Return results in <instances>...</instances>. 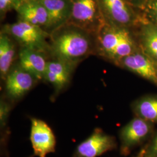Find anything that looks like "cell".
I'll return each instance as SVG.
<instances>
[{
  "instance_id": "6da1fadb",
  "label": "cell",
  "mask_w": 157,
  "mask_h": 157,
  "mask_svg": "<svg viewBox=\"0 0 157 157\" xmlns=\"http://www.w3.org/2000/svg\"><path fill=\"white\" fill-rule=\"evenodd\" d=\"M50 51L55 58L75 65L92 53L94 36L73 25L67 23L50 34Z\"/></svg>"
},
{
  "instance_id": "7a4b0ae2",
  "label": "cell",
  "mask_w": 157,
  "mask_h": 157,
  "mask_svg": "<svg viewBox=\"0 0 157 157\" xmlns=\"http://www.w3.org/2000/svg\"><path fill=\"white\" fill-rule=\"evenodd\" d=\"M133 29L105 23L95 36V50L115 65L125 56L140 49Z\"/></svg>"
},
{
  "instance_id": "3957f363",
  "label": "cell",
  "mask_w": 157,
  "mask_h": 157,
  "mask_svg": "<svg viewBox=\"0 0 157 157\" xmlns=\"http://www.w3.org/2000/svg\"><path fill=\"white\" fill-rule=\"evenodd\" d=\"M67 23L96 36L105 21L98 0H72V10Z\"/></svg>"
},
{
  "instance_id": "277c9868",
  "label": "cell",
  "mask_w": 157,
  "mask_h": 157,
  "mask_svg": "<svg viewBox=\"0 0 157 157\" xmlns=\"http://www.w3.org/2000/svg\"><path fill=\"white\" fill-rule=\"evenodd\" d=\"M98 2L103 17L108 24L133 30L144 19L141 12L126 0H98Z\"/></svg>"
},
{
  "instance_id": "5b68a950",
  "label": "cell",
  "mask_w": 157,
  "mask_h": 157,
  "mask_svg": "<svg viewBox=\"0 0 157 157\" xmlns=\"http://www.w3.org/2000/svg\"><path fill=\"white\" fill-rule=\"evenodd\" d=\"M2 32L16 40L22 47L44 53L50 50V45L46 40L50 34L39 26L19 20L17 22L6 25Z\"/></svg>"
},
{
  "instance_id": "8992f818",
  "label": "cell",
  "mask_w": 157,
  "mask_h": 157,
  "mask_svg": "<svg viewBox=\"0 0 157 157\" xmlns=\"http://www.w3.org/2000/svg\"><path fill=\"white\" fill-rule=\"evenodd\" d=\"M30 140L33 150V155L46 157L48 154L56 151V136L48 124L44 121L32 118Z\"/></svg>"
},
{
  "instance_id": "52a82bcc",
  "label": "cell",
  "mask_w": 157,
  "mask_h": 157,
  "mask_svg": "<svg viewBox=\"0 0 157 157\" xmlns=\"http://www.w3.org/2000/svg\"><path fill=\"white\" fill-rule=\"evenodd\" d=\"M117 65L157 86V63L140 49L121 59Z\"/></svg>"
},
{
  "instance_id": "ba28073f",
  "label": "cell",
  "mask_w": 157,
  "mask_h": 157,
  "mask_svg": "<svg viewBox=\"0 0 157 157\" xmlns=\"http://www.w3.org/2000/svg\"><path fill=\"white\" fill-rule=\"evenodd\" d=\"M115 139L105 133L101 129H95L93 133L78 145L73 157H98L114 149Z\"/></svg>"
},
{
  "instance_id": "9c48e42d",
  "label": "cell",
  "mask_w": 157,
  "mask_h": 157,
  "mask_svg": "<svg viewBox=\"0 0 157 157\" xmlns=\"http://www.w3.org/2000/svg\"><path fill=\"white\" fill-rule=\"evenodd\" d=\"M151 124L137 117L124 126L120 132L122 154H128L133 147L146 139L151 130Z\"/></svg>"
},
{
  "instance_id": "30bf717a",
  "label": "cell",
  "mask_w": 157,
  "mask_h": 157,
  "mask_svg": "<svg viewBox=\"0 0 157 157\" xmlns=\"http://www.w3.org/2000/svg\"><path fill=\"white\" fill-rule=\"evenodd\" d=\"M5 80L7 95L12 100H17L33 88L37 79L19 65L11 69Z\"/></svg>"
},
{
  "instance_id": "8fae6325",
  "label": "cell",
  "mask_w": 157,
  "mask_h": 157,
  "mask_svg": "<svg viewBox=\"0 0 157 157\" xmlns=\"http://www.w3.org/2000/svg\"><path fill=\"white\" fill-rule=\"evenodd\" d=\"M15 10L19 21L39 26L47 32L50 23L48 13L39 0H23Z\"/></svg>"
},
{
  "instance_id": "7c38bea8",
  "label": "cell",
  "mask_w": 157,
  "mask_h": 157,
  "mask_svg": "<svg viewBox=\"0 0 157 157\" xmlns=\"http://www.w3.org/2000/svg\"><path fill=\"white\" fill-rule=\"evenodd\" d=\"M74 66L58 58L47 62L44 79L54 87L56 94L59 93L67 86Z\"/></svg>"
},
{
  "instance_id": "4fadbf2b",
  "label": "cell",
  "mask_w": 157,
  "mask_h": 157,
  "mask_svg": "<svg viewBox=\"0 0 157 157\" xmlns=\"http://www.w3.org/2000/svg\"><path fill=\"white\" fill-rule=\"evenodd\" d=\"M48 13L50 23L47 29L51 33L67 24L71 17L72 0H39Z\"/></svg>"
},
{
  "instance_id": "5bb4252c",
  "label": "cell",
  "mask_w": 157,
  "mask_h": 157,
  "mask_svg": "<svg viewBox=\"0 0 157 157\" xmlns=\"http://www.w3.org/2000/svg\"><path fill=\"white\" fill-rule=\"evenodd\" d=\"M44 52L22 47L19 53V65L37 80L44 79L48 61Z\"/></svg>"
},
{
  "instance_id": "9a60e30c",
  "label": "cell",
  "mask_w": 157,
  "mask_h": 157,
  "mask_svg": "<svg viewBox=\"0 0 157 157\" xmlns=\"http://www.w3.org/2000/svg\"><path fill=\"white\" fill-rule=\"evenodd\" d=\"M136 33L139 48L157 63V26L145 19L137 28Z\"/></svg>"
},
{
  "instance_id": "2e32d148",
  "label": "cell",
  "mask_w": 157,
  "mask_h": 157,
  "mask_svg": "<svg viewBox=\"0 0 157 157\" xmlns=\"http://www.w3.org/2000/svg\"><path fill=\"white\" fill-rule=\"evenodd\" d=\"M15 46L8 34L1 32L0 34V74L6 79L11 69L15 57Z\"/></svg>"
},
{
  "instance_id": "e0dca14e",
  "label": "cell",
  "mask_w": 157,
  "mask_h": 157,
  "mask_svg": "<svg viewBox=\"0 0 157 157\" xmlns=\"http://www.w3.org/2000/svg\"><path fill=\"white\" fill-rule=\"evenodd\" d=\"M132 108L137 117L150 123H157V95L141 97L133 102Z\"/></svg>"
},
{
  "instance_id": "ac0fdd59",
  "label": "cell",
  "mask_w": 157,
  "mask_h": 157,
  "mask_svg": "<svg viewBox=\"0 0 157 157\" xmlns=\"http://www.w3.org/2000/svg\"><path fill=\"white\" fill-rule=\"evenodd\" d=\"M141 12L146 21L157 26V0H149Z\"/></svg>"
},
{
  "instance_id": "d6986e66",
  "label": "cell",
  "mask_w": 157,
  "mask_h": 157,
  "mask_svg": "<svg viewBox=\"0 0 157 157\" xmlns=\"http://www.w3.org/2000/svg\"><path fill=\"white\" fill-rule=\"evenodd\" d=\"M23 0H0V13L2 17L6 12L15 10Z\"/></svg>"
},
{
  "instance_id": "ffe728a7",
  "label": "cell",
  "mask_w": 157,
  "mask_h": 157,
  "mask_svg": "<svg viewBox=\"0 0 157 157\" xmlns=\"http://www.w3.org/2000/svg\"><path fill=\"white\" fill-rule=\"evenodd\" d=\"M10 110V105L6 101L1 100L0 104V120L1 129H4L6 126L7 119Z\"/></svg>"
},
{
  "instance_id": "44dd1931",
  "label": "cell",
  "mask_w": 157,
  "mask_h": 157,
  "mask_svg": "<svg viewBox=\"0 0 157 157\" xmlns=\"http://www.w3.org/2000/svg\"><path fill=\"white\" fill-rule=\"evenodd\" d=\"M131 6H133L137 10L141 11L149 0H126Z\"/></svg>"
},
{
  "instance_id": "7402d4cb",
  "label": "cell",
  "mask_w": 157,
  "mask_h": 157,
  "mask_svg": "<svg viewBox=\"0 0 157 157\" xmlns=\"http://www.w3.org/2000/svg\"><path fill=\"white\" fill-rule=\"evenodd\" d=\"M150 157H157V147H151L150 148Z\"/></svg>"
},
{
  "instance_id": "603a6c76",
  "label": "cell",
  "mask_w": 157,
  "mask_h": 157,
  "mask_svg": "<svg viewBox=\"0 0 157 157\" xmlns=\"http://www.w3.org/2000/svg\"><path fill=\"white\" fill-rule=\"evenodd\" d=\"M146 154H147V152L144 150H143L141 151L138 156L136 157H150L149 156H147Z\"/></svg>"
},
{
  "instance_id": "cb8c5ba5",
  "label": "cell",
  "mask_w": 157,
  "mask_h": 157,
  "mask_svg": "<svg viewBox=\"0 0 157 157\" xmlns=\"http://www.w3.org/2000/svg\"><path fill=\"white\" fill-rule=\"evenodd\" d=\"M151 147H157V135L156 137L154 138V140L152 142Z\"/></svg>"
}]
</instances>
